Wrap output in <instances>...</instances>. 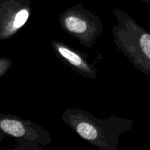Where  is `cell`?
Masks as SVG:
<instances>
[{
  "label": "cell",
  "instance_id": "5",
  "mask_svg": "<svg viewBox=\"0 0 150 150\" xmlns=\"http://www.w3.org/2000/svg\"><path fill=\"white\" fill-rule=\"evenodd\" d=\"M141 1H145V2H147V3H150V0H141Z\"/></svg>",
  "mask_w": 150,
  "mask_h": 150
},
{
  "label": "cell",
  "instance_id": "1",
  "mask_svg": "<svg viewBox=\"0 0 150 150\" xmlns=\"http://www.w3.org/2000/svg\"><path fill=\"white\" fill-rule=\"evenodd\" d=\"M62 23L63 27L67 32L76 34L81 38L83 35H86L90 28H92V24L89 23L87 18L78 13L66 14Z\"/></svg>",
  "mask_w": 150,
  "mask_h": 150
},
{
  "label": "cell",
  "instance_id": "4",
  "mask_svg": "<svg viewBox=\"0 0 150 150\" xmlns=\"http://www.w3.org/2000/svg\"><path fill=\"white\" fill-rule=\"evenodd\" d=\"M29 16V12L27 8L23 7V8L21 9L18 12H17L16 15L13 18V27L16 29L21 27L28 20Z\"/></svg>",
  "mask_w": 150,
  "mask_h": 150
},
{
  "label": "cell",
  "instance_id": "3",
  "mask_svg": "<svg viewBox=\"0 0 150 150\" xmlns=\"http://www.w3.org/2000/svg\"><path fill=\"white\" fill-rule=\"evenodd\" d=\"M0 127L4 133L16 138L23 137L27 133L24 123L15 119H3L0 122Z\"/></svg>",
  "mask_w": 150,
  "mask_h": 150
},
{
  "label": "cell",
  "instance_id": "2",
  "mask_svg": "<svg viewBox=\"0 0 150 150\" xmlns=\"http://www.w3.org/2000/svg\"><path fill=\"white\" fill-rule=\"evenodd\" d=\"M56 49L58 51L59 54L62 56V57L67 60L70 64L76 68L79 69L81 71L86 72V73H89L90 69L89 67L87 65L86 62L83 61V58H81L80 55L76 54L71 49H69L66 46L61 45L59 44H57L55 45Z\"/></svg>",
  "mask_w": 150,
  "mask_h": 150
}]
</instances>
